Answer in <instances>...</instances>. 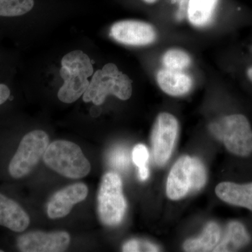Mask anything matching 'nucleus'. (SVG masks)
<instances>
[{
  "mask_svg": "<svg viewBox=\"0 0 252 252\" xmlns=\"http://www.w3.org/2000/svg\"><path fill=\"white\" fill-rule=\"evenodd\" d=\"M88 193L89 189L84 183L74 184L61 189L49 200L48 216L52 220L67 216L76 204L85 200Z\"/></svg>",
  "mask_w": 252,
  "mask_h": 252,
  "instance_id": "9b49d317",
  "label": "nucleus"
},
{
  "mask_svg": "<svg viewBox=\"0 0 252 252\" xmlns=\"http://www.w3.org/2000/svg\"><path fill=\"white\" fill-rule=\"evenodd\" d=\"M162 61L167 69L182 71L190 65L191 59L185 51L180 49H170L163 55Z\"/></svg>",
  "mask_w": 252,
  "mask_h": 252,
  "instance_id": "6ab92c4d",
  "label": "nucleus"
},
{
  "mask_svg": "<svg viewBox=\"0 0 252 252\" xmlns=\"http://www.w3.org/2000/svg\"><path fill=\"white\" fill-rule=\"evenodd\" d=\"M149 171L148 167H144L139 168V178L141 181H145L148 179Z\"/></svg>",
  "mask_w": 252,
  "mask_h": 252,
  "instance_id": "b1692460",
  "label": "nucleus"
},
{
  "mask_svg": "<svg viewBox=\"0 0 252 252\" xmlns=\"http://www.w3.org/2000/svg\"><path fill=\"white\" fill-rule=\"evenodd\" d=\"M61 76L64 80L58 93L61 102L72 103L81 97L89 87L88 78L94 75L90 58L80 50L68 53L61 61Z\"/></svg>",
  "mask_w": 252,
  "mask_h": 252,
  "instance_id": "f257e3e1",
  "label": "nucleus"
},
{
  "mask_svg": "<svg viewBox=\"0 0 252 252\" xmlns=\"http://www.w3.org/2000/svg\"><path fill=\"white\" fill-rule=\"evenodd\" d=\"M70 240L65 231L30 232L18 237L17 247L23 252H61L67 250Z\"/></svg>",
  "mask_w": 252,
  "mask_h": 252,
  "instance_id": "1a4fd4ad",
  "label": "nucleus"
},
{
  "mask_svg": "<svg viewBox=\"0 0 252 252\" xmlns=\"http://www.w3.org/2000/svg\"><path fill=\"white\" fill-rule=\"evenodd\" d=\"M221 238L220 225L211 222L205 226L203 233L196 238L189 239L184 244L186 252H213Z\"/></svg>",
  "mask_w": 252,
  "mask_h": 252,
  "instance_id": "dca6fc26",
  "label": "nucleus"
},
{
  "mask_svg": "<svg viewBox=\"0 0 252 252\" xmlns=\"http://www.w3.org/2000/svg\"><path fill=\"white\" fill-rule=\"evenodd\" d=\"M157 79L161 90L171 96L188 94L193 86V80L188 74L167 68L158 72Z\"/></svg>",
  "mask_w": 252,
  "mask_h": 252,
  "instance_id": "2eb2a0df",
  "label": "nucleus"
},
{
  "mask_svg": "<svg viewBox=\"0 0 252 252\" xmlns=\"http://www.w3.org/2000/svg\"><path fill=\"white\" fill-rule=\"evenodd\" d=\"M43 160L48 167L63 177L80 179L89 175L91 163L77 144L57 140L49 144Z\"/></svg>",
  "mask_w": 252,
  "mask_h": 252,
  "instance_id": "20e7f679",
  "label": "nucleus"
},
{
  "mask_svg": "<svg viewBox=\"0 0 252 252\" xmlns=\"http://www.w3.org/2000/svg\"><path fill=\"white\" fill-rule=\"evenodd\" d=\"M122 251L126 252H159V248L157 245L149 242L131 240L124 244Z\"/></svg>",
  "mask_w": 252,
  "mask_h": 252,
  "instance_id": "412c9836",
  "label": "nucleus"
},
{
  "mask_svg": "<svg viewBox=\"0 0 252 252\" xmlns=\"http://www.w3.org/2000/svg\"><path fill=\"white\" fill-rule=\"evenodd\" d=\"M251 241L252 237L246 226L238 220H232L227 225L223 238L213 252L239 251L246 248Z\"/></svg>",
  "mask_w": 252,
  "mask_h": 252,
  "instance_id": "4468645a",
  "label": "nucleus"
},
{
  "mask_svg": "<svg viewBox=\"0 0 252 252\" xmlns=\"http://www.w3.org/2000/svg\"><path fill=\"white\" fill-rule=\"evenodd\" d=\"M215 193L225 203L252 211V182L243 184L221 182L217 186Z\"/></svg>",
  "mask_w": 252,
  "mask_h": 252,
  "instance_id": "f8f14e48",
  "label": "nucleus"
},
{
  "mask_svg": "<svg viewBox=\"0 0 252 252\" xmlns=\"http://www.w3.org/2000/svg\"><path fill=\"white\" fill-rule=\"evenodd\" d=\"M110 35L114 40L129 46H146L157 39L153 26L137 21H122L114 23L110 30Z\"/></svg>",
  "mask_w": 252,
  "mask_h": 252,
  "instance_id": "9d476101",
  "label": "nucleus"
},
{
  "mask_svg": "<svg viewBox=\"0 0 252 252\" xmlns=\"http://www.w3.org/2000/svg\"><path fill=\"white\" fill-rule=\"evenodd\" d=\"M126 209L122 179L115 172H107L102 177L97 194L99 220L107 226H116L122 223Z\"/></svg>",
  "mask_w": 252,
  "mask_h": 252,
  "instance_id": "423d86ee",
  "label": "nucleus"
},
{
  "mask_svg": "<svg viewBox=\"0 0 252 252\" xmlns=\"http://www.w3.org/2000/svg\"><path fill=\"white\" fill-rule=\"evenodd\" d=\"M210 132L230 154L246 158L252 154V126L242 114L223 116L210 125Z\"/></svg>",
  "mask_w": 252,
  "mask_h": 252,
  "instance_id": "f03ea898",
  "label": "nucleus"
},
{
  "mask_svg": "<svg viewBox=\"0 0 252 252\" xmlns=\"http://www.w3.org/2000/svg\"><path fill=\"white\" fill-rule=\"evenodd\" d=\"M145 2L149 3V4H152V3L156 2L157 0H144Z\"/></svg>",
  "mask_w": 252,
  "mask_h": 252,
  "instance_id": "a878e982",
  "label": "nucleus"
},
{
  "mask_svg": "<svg viewBox=\"0 0 252 252\" xmlns=\"http://www.w3.org/2000/svg\"><path fill=\"white\" fill-rule=\"evenodd\" d=\"M132 157L134 163L138 169L147 167L149 158L148 149L144 144H137L132 150Z\"/></svg>",
  "mask_w": 252,
  "mask_h": 252,
  "instance_id": "4be33fe9",
  "label": "nucleus"
},
{
  "mask_svg": "<svg viewBox=\"0 0 252 252\" xmlns=\"http://www.w3.org/2000/svg\"><path fill=\"white\" fill-rule=\"evenodd\" d=\"M10 90L7 86L0 84V105L4 104L10 96Z\"/></svg>",
  "mask_w": 252,
  "mask_h": 252,
  "instance_id": "5701e85b",
  "label": "nucleus"
},
{
  "mask_svg": "<svg viewBox=\"0 0 252 252\" xmlns=\"http://www.w3.org/2000/svg\"><path fill=\"white\" fill-rule=\"evenodd\" d=\"M31 222L29 215L14 200L0 193V225L21 233Z\"/></svg>",
  "mask_w": 252,
  "mask_h": 252,
  "instance_id": "ddd939ff",
  "label": "nucleus"
},
{
  "mask_svg": "<svg viewBox=\"0 0 252 252\" xmlns=\"http://www.w3.org/2000/svg\"><path fill=\"white\" fill-rule=\"evenodd\" d=\"M132 82L116 64L108 63L94 73L87 90L83 94V99L85 102H93L95 105L103 103L109 94L127 100L132 95Z\"/></svg>",
  "mask_w": 252,
  "mask_h": 252,
  "instance_id": "7ed1b4c3",
  "label": "nucleus"
},
{
  "mask_svg": "<svg viewBox=\"0 0 252 252\" xmlns=\"http://www.w3.org/2000/svg\"><path fill=\"white\" fill-rule=\"evenodd\" d=\"M49 144V135L44 131L33 130L26 134L10 162V175L21 179L29 175L44 157Z\"/></svg>",
  "mask_w": 252,
  "mask_h": 252,
  "instance_id": "0eeeda50",
  "label": "nucleus"
},
{
  "mask_svg": "<svg viewBox=\"0 0 252 252\" xmlns=\"http://www.w3.org/2000/svg\"><path fill=\"white\" fill-rule=\"evenodd\" d=\"M207 182L205 165L196 158L182 157L172 166L166 185L167 197L178 200L198 191Z\"/></svg>",
  "mask_w": 252,
  "mask_h": 252,
  "instance_id": "39448f33",
  "label": "nucleus"
},
{
  "mask_svg": "<svg viewBox=\"0 0 252 252\" xmlns=\"http://www.w3.org/2000/svg\"><path fill=\"white\" fill-rule=\"evenodd\" d=\"M34 0H0V16L15 17L31 11Z\"/></svg>",
  "mask_w": 252,
  "mask_h": 252,
  "instance_id": "a211bd4d",
  "label": "nucleus"
},
{
  "mask_svg": "<svg viewBox=\"0 0 252 252\" xmlns=\"http://www.w3.org/2000/svg\"><path fill=\"white\" fill-rule=\"evenodd\" d=\"M179 132L177 119L169 113L158 116L152 132L154 160L159 166L165 165L171 157Z\"/></svg>",
  "mask_w": 252,
  "mask_h": 252,
  "instance_id": "6e6552de",
  "label": "nucleus"
},
{
  "mask_svg": "<svg viewBox=\"0 0 252 252\" xmlns=\"http://www.w3.org/2000/svg\"><path fill=\"white\" fill-rule=\"evenodd\" d=\"M4 251H3V250H0V252H3Z\"/></svg>",
  "mask_w": 252,
  "mask_h": 252,
  "instance_id": "bb28decb",
  "label": "nucleus"
},
{
  "mask_svg": "<svg viewBox=\"0 0 252 252\" xmlns=\"http://www.w3.org/2000/svg\"><path fill=\"white\" fill-rule=\"evenodd\" d=\"M111 166L121 171H126L130 165V157L126 149L117 147L113 149L109 155Z\"/></svg>",
  "mask_w": 252,
  "mask_h": 252,
  "instance_id": "aec40b11",
  "label": "nucleus"
},
{
  "mask_svg": "<svg viewBox=\"0 0 252 252\" xmlns=\"http://www.w3.org/2000/svg\"><path fill=\"white\" fill-rule=\"evenodd\" d=\"M219 0H189L187 14L195 27L207 26L212 20Z\"/></svg>",
  "mask_w": 252,
  "mask_h": 252,
  "instance_id": "f3484780",
  "label": "nucleus"
},
{
  "mask_svg": "<svg viewBox=\"0 0 252 252\" xmlns=\"http://www.w3.org/2000/svg\"><path fill=\"white\" fill-rule=\"evenodd\" d=\"M246 76L247 78L249 79V81H250L252 84V64L247 68Z\"/></svg>",
  "mask_w": 252,
  "mask_h": 252,
  "instance_id": "393cba45",
  "label": "nucleus"
}]
</instances>
